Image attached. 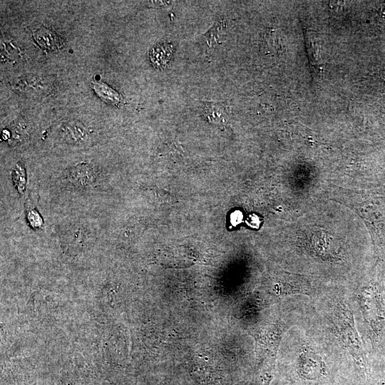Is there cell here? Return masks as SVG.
<instances>
[{
	"mask_svg": "<svg viewBox=\"0 0 385 385\" xmlns=\"http://www.w3.org/2000/svg\"><path fill=\"white\" fill-rule=\"evenodd\" d=\"M317 302L322 323L330 329L351 358L357 371L364 379L370 375L368 358L357 332L354 314L349 294L321 292L312 298Z\"/></svg>",
	"mask_w": 385,
	"mask_h": 385,
	"instance_id": "cell-1",
	"label": "cell"
},
{
	"mask_svg": "<svg viewBox=\"0 0 385 385\" xmlns=\"http://www.w3.org/2000/svg\"><path fill=\"white\" fill-rule=\"evenodd\" d=\"M94 170L90 165L80 164L71 168L67 176L72 184L77 187L84 188L94 182Z\"/></svg>",
	"mask_w": 385,
	"mask_h": 385,
	"instance_id": "cell-2",
	"label": "cell"
},
{
	"mask_svg": "<svg viewBox=\"0 0 385 385\" xmlns=\"http://www.w3.org/2000/svg\"><path fill=\"white\" fill-rule=\"evenodd\" d=\"M14 87L26 93H41L48 88V83L39 76H25L17 81Z\"/></svg>",
	"mask_w": 385,
	"mask_h": 385,
	"instance_id": "cell-3",
	"label": "cell"
},
{
	"mask_svg": "<svg viewBox=\"0 0 385 385\" xmlns=\"http://www.w3.org/2000/svg\"><path fill=\"white\" fill-rule=\"evenodd\" d=\"M88 131L79 122H68L62 127V136L71 143H83L88 137Z\"/></svg>",
	"mask_w": 385,
	"mask_h": 385,
	"instance_id": "cell-4",
	"label": "cell"
},
{
	"mask_svg": "<svg viewBox=\"0 0 385 385\" xmlns=\"http://www.w3.org/2000/svg\"><path fill=\"white\" fill-rule=\"evenodd\" d=\"M33 35L36 41L44 49L54 50L61 46L59 37L54 32L44 26L36 29Z\"/></svg>",
	"mask_w": 385,
	"mask_h": 385,
	"instance_id": "cell-5",
	"label": "cell"
},
{
	"mask_svg": "<svg viewBox=\"0 0 385 385\" xmlns=\"http://www.w3.org/2000/svg\"><path fill=\"white\" fill-rule=\"evenodd\" d=\"M173 47L170 44L161 43L155 46L150 51L152 63L157 67H163L170 61Z\"/></svg>",
	"mask_w": 385,
	"mask_h": 385,
	"instance_id": "cell-6",
	"label": "cell"
},
{
	"mask_svg": "<svg viewBox=\"0 0 385 385\" xmlns=\"http://www.w3.org/2000/svg\"><path fill=\"white\" fill-rule=\"evenodd\" d=\"M93 88L96 93L108 103L116 105L120 99L119 94L103 82H93Z\"/></svg>",
	"mask_w": 385,
	"mask_h": 385,
	"instance_id": "cell-7",
	"label": "cell"
},
{
	"mask_svg": "<svg viewBox=\"0 0 385 385\" xmlns=\"http://www.w3.org/2000/svg\"><path fill=\"white\" fill-rule=\"evenodd\" d=\"M7 133L6 138L12 144H17L23 141L27 135V128L24 122L19 121L12 124Z\"/></svg>",
	"mask_w": 385,
	"mask_h": 385,
	"instance_id": "cell-8",
	"label": "cell"
},
{
	"mask_svg": "<svg viewBox=\"0 0 385 385\" xmlns=\"http://www.w3.org/2000/svg\"><path fill=\"white\" fill-rule=\"evenodd\" d=\"M14 184L20 194L24 193L26 185V170L23 164L17 163L12 170Z\"/></svg>",
	"mask_w": 385,
	"mask_h": 385,
	"instance_id": "cell-9",
	"label": "cell"
},
{
	"mask_svg": "<svg viewBox=\"0 0 385 385\" xmlns=\"http://www.w3.org/2000/svg\"><path fill=\"white\" fill-rule=\"evenodd\" d=\"M204 111L210 121L218 123L225 117L224 111L220 106L209 105L205 108Z\"/></svg>",
	"mask_w": 385,
	"mask_h": 385,
	"instance_id": "cell-10",
	"label": "cell"
},
{
	"mask_svg": "<svg viewBox=\"0 0 385 385\" xmlns=\"http://www.w3.org/2000/svg\"><path fill=\"white\" fill-rule=\"evenodd\" d=\"M28 220L33 227H40L42 225V219L36 210H31L29 212Z\"/></svg>",
	"mask_w": 385,
	"mask_h": 385,
	"instance_id": "cell-11",
	"label": "cell"
},
{
	"mask_svg": "<svg viewBox=\"0 0 385 385\" xmlns=\"http://www.w3.org/2000/svg\"><path fill=\"white\" fill-rule=\"evenodd\" d=\"M148 2L151 6H157V7L164 6L165 5H170L171 4V1H148Z\"/></svg>",
	"mask_w": 385,
	"mask_h": 385,
	"instance_id": "cell-12",
	"label": "cell"
}]
</instances>
